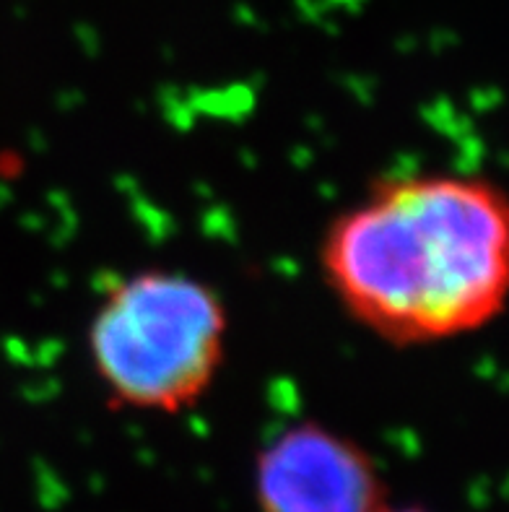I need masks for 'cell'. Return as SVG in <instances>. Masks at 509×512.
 <instances>
[{
  "label": "cell",
  "mask_w": 509,
  "mask_h": 512,
  "mask_svg": "<svg viewBox=\"0 0 509 512\" xmlns=\"http://www.w3.org/2000/svg\"><path fill=\"white\" fill-rule=\"evenodd\" d=\"M320 271L348 318L390 346L481 331L507 305V195L458 172L382 177L328 224Z\"/></svg>",
  "instance_id": "1"
},
{
  "label": "cell",
  "mask_w": 509,
  "mask_h": 512,
  "mask_svg": "<svg viewBox=\"0 0 509 512\" xmlns=\"http://www.w3.org/2000/svg\"><path fill=\"white\" fill-rule=\"evenodd\" d=\"M229 312L206 281L146 268L117 279L91 315L94 375L120 409L182 414L203 401L226 357Z\"/></svg>",
  "instance_id": "2"
},
{
  "label": "cell",
  "mask_w": 509,
  "mask_h": 512,
  "mask_svg": "<svg viewBox=\"0 0 509 512\" xmlns=\"http://www.w3.org/2000/svg\"><path fill=\"white\" fill-rule=\"evenodd\" d=\"M258 512H385L380 466L354 437L323 422L281 429L255 458Z\"/></svg>",
  "instance_id": "3"
},
{
  "label": "cell",
  "mask_w": 509,
  "mask_h": 512,
  "mask_svg": "<svg viewBox=\"0 0 509 512\" xmlns=\"http://www.w3.org/2000/svg\"><path fill=\"white\" fill-rule=\"evenodd\" d=\"M385 512H429V510H424V507H387Z\"/></svg>",
  "instance_id": "4"
}]
</instances>
